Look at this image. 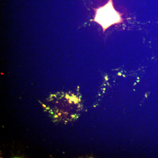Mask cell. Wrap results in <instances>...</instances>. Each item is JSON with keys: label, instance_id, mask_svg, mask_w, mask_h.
<instances>
[{"label": "cell", "instance_id": "6da1fadb", "mask_svg": "<svg viewBox=\"0 0 158 158\" xmlns=\"http://www.w3.org/2000/svg\"><path fill=\"white\" fill-rule=\"evenodd\" d=\"M94 10L95 15L93 21L102 26L104 33L111 26L123 22L122 14L114 9L113 0H109L105 6Z\"/></svg>", "mask_w": 158, "mask_h": 158}, {"label": "cell", "instance_id": "7a4b0ae2", "mask_svg": "<svg viewBox=\"0 0 158 158\" xmlns=\"http://www.w3.org/2000/svg\"><path fill=\"white\" fill-rule=\"evenodd\" d=\"M43 106L44 107H46V106H44V105H43Z\"/></svg>", "mask_w": 158, "mask_h": 158}, {"label": "cell", "instance_id": "3957f363", "mask_svg": "<svg viewBox=\"0 0 158 158\" xmlns=\"http://www.w3.org/2000/svg\"><path fill=\"white\" fill-rule=\"evenodd\" d=\"M59 116H60V115H61V114H60V113H59Z\"/></svg>", "mask_w": 158, "mask_h": 158}]
</instances>
